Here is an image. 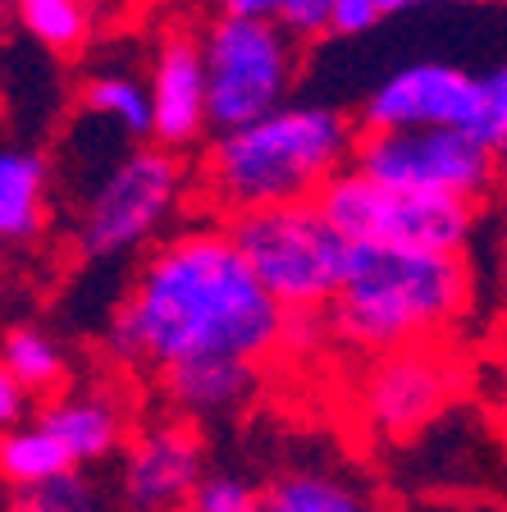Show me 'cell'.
Listing matches in <instances>:
<instances>
[{
	"instance_id": "6da1fadb",
	"label": "cell",
	"mask_w": 507,
	"mask_h": 512,
	"mask_svg": "<svg viewBox=\"0 0 507 512\" xmlns=\"http://www.w3.org/2000/svg\"><path fill=\"white\" fill-rule=\"evenodd\" d=\"M284 325L288 311L265 293L229 224L201 220L138 261L110 307L101 348L110 366L156 380L197 362L265 366L284 348Z\"/></svg>"
},
{
	"instance_id": "7a4b0ae2",
	"label": "cell",
	"mask_w": 507,
	"mask_h": 512,
	"mask_svg": "<svg viewBox=\"0 0 507 512\" xmlns=\"http://www.w3.org/2000/svg\"><path fill=\"white\" fill-rule=\"evenodd\" d=\"M361 128L334 101H288L265 119L215 133L197 151V197L224 215V224L252 211L316 202L352 170Z\"/></svg>"
},
{
	"instance_id": "3957f363",
	"label": "cell",
	"mask_w": 507,
	"mask_h": 512,
	"mask_svg": "<svg viewBox=\"0 0 507 512\" xmlns=\"http://www.w3.org/2000/svg\"><path fill=\"white\" fill-rule=\"evenodd\" d=\"M476 307L471 256L375 252L352 247L348 275L329 302L334 348L357 357H389L421 343H444Z\"/></svg>"
},
{
	"instance_id": "277c9868",
	"label": "cell",
	"mask_w": 507,
	"mask_h": 512,
	"mask_svg": "<svg viewBox=\"0 0 507 512\" xmlns=\"http://www.w3.org/2000/svg\"><path fill=\"white\" fill-rule=\"evenodd\" d=\"M197 197V165L156 142H138L92 179L74 215V252L92 266L147 256Z\"/></svg>"
},
{
	"instance_id": "5b68a950",
	"label": "cell",
	"mask_w": 507,
	"mask_h": 512,
	"mask_svg": "<svg viewBox=\"0 0 507 512\" xmlns=\"http://www.w3.org/2000/svg\"><path fill=\"white\" fill-rule=\"evenodd\" d=\"M316 206L352 247H375V252L466 256L480 234V206L389 188L361 170H343L316 197Z\"/></svg>"
},
{
	"instance_id": "8992f818",
	"label": "cell",
	"mask_w": 507,
	"mask_h": 512,
	"mask_svg": "<svg viewBox=\"0 0 507 512\" xmlns=\"http://www.w3.org/2000/svg\"><path fill=\"white\" fill-rule=\"evenodd\" d=\"M229 234L284 311H329V302L338 298L352 243L316 202L238 215L229 220Z\"/></svg>"
},
{
	"instance_id": "52a82bcc",
	"label": "cell",
	"mask_w": 507,
	"mask_h": 512,
	"mask_svg": "<svg viewBox=\"0 0 507 512\" xmlns=\"http://www.w3.org/2000/svg\"><path fill=\"white\" fill-rule=\"evenodd\" d=\"M201 55H206L215 133H233L288 106L302 78V42L270 19H247L229 10L211 14L201 23Z\"/></svg>"
},
{
	"instance_id": "ba28073f",
	"label": "cell",
	"mask_w": 507,
	"mask_h": 512,
	"mask_svg": "<svg viewBox=\"0 0 507 512\" xmlns=\"http://www.w3.org/2000/svg\"><path fill=\"white\" fill-rule=\"evenodd\" d=\"M352 170L389 188L453 197L485 206L503 183L498 156L466 128H421V133H361Z\"/></svg>"
},
{
	"instance_id": "9c48e42d",
	"label": "cell",
	"mask_w": 507,
	"mask_h": 512,
	"mask_svg": "<svg viewBox=\"0 0 507 512\" xmlns=\"http://www.w3.org/2000/svg\"><path fill=\"white\" fill-rule=\"evenodd\" d=\"M466 384L462 357L444 343H421L389 357H370L357 380V421L380 439H412L457 403Z\"/></svg>"
},
{
	"instance_id": "30bf717a",
	"label": "cell",
	"mask_w": 507,
	"mask_h": 512,
	"mask_svg": "<svg viewBox=\"0 0 507 512\" xmlns=\"http://www.w3.org/2000/svg\"><path fill=\"white\" fill-rule=\"evenodd\" d=\"M115 467V494L128 512H174L211 476L206 435L183 416H147Z\"/></svg>"
},
{
	"instance_id": "8fae6325",
	"label": "cell",
	"mask_w": 507,
	"mask_h": 512,
	"mask_svg": "<svg viewBox=\"0 0 507 512\" xmlns=\"http://www.w3.org/2000/svg\"><path fill=\"white\" fill-rule=\"evenodd\" d=\"M480 74L453 60H407L361 96V133H421V128H471Z\"/></svg>"
},
{
	"instance_id": "7c38bea8",
	"label": "cell",
	"mask_w": 507,
	"mask_h": 512,
	"mask_svg": "<svg viewBox=\"0 0 507 512\" xmlns=\"http://www.w3.org/2000/svg\"><path fill=\"white\" fill-rule=\"evenodd\" d=\"M147 92H151V142L156 147L188 156V151H201L215 138L201 28H192V23L160 28L156 46L147 55Z\"/></svg>"
},
{
	"instance_id": "4fadbf2b",
	"label": "cell",
	"mask_w": 507,
	"mask_h": 512,
	"mask_svg": "<svg viewBox=\"0 0 507 512\" xmlns=\"http://www.w3.org/2000/svg\"><path fill=\"white\" fill-rule=\"evenodd\" d=\"M37 421L55 435V444L64 448V458L74 462V471L119 462L124 444L138 430V412H133L128 389L106 384V380L69 384L64 394L42 403Z\"/></svg>"
},
{
	"instance_id": "5bb4252c",
	"label": "cell",
	"mask_w": 507,
	"mask_h": 512,
	"mask_svg": "<svg viewBox=\"0 0 507 512\" xmlns=\"http://www.w3.org/2000/svg\"><path fill=\"white\" fill-rule=\"evenodd\" d=\"M156 389L165 398L169 416H183L192 426L201 421H224L243 412L261 394V366L252 362H197L179 371L156 375Z\"/></svg>"
},
{
	"instance_id": "9a60e30c",
	"label": "cell",
	"mask_w": 507,
	"mask_h": 512,
	"mask_svg": "<svg viewBox=\"0 0 507 512\" xmlns=\"http://www.w3.org/2000/svg\"><path fill=\"white\" fill-rule=\"evenodd\" d=\"M51 220V165L42 151H0V256L14 243H37Z\"/></svg>"
},
{
	"instance_id": "2e32d148",
	"label": "cell",
	"mask_w": 507,
	"mask_h": 512,
	"mask_svg": "<svg viewBox=\"0 0 507 512\" xmlns=\"http://www.w3.org/2000/svg\"><path fill=\"white\" fill-rule=\"evenodd\" d=\"M265 512H380L366 485L329 462H293L261 485Z\"/></svg>"
},
{
	"instance_id": "e0dca14e",
	"label": "cell",
	"mask_w": 507,
	"mask_h": 512,
	"mask_svg": "<svg viewBox=\"0 0 507 512\" xmlns=\"http://www.w3.org/2000/svg\"><path fill=\"white\" fill-rule=\"evenodd\" d=\"M0 366L28 389V398H46V403L74 384L69 352L42 325H10L0 334Z\"/></svg>"
},
{
	"instance_id": "ac0fdd59",
	"label": "cell",
	"mask_w": 507,
	"mask_h": 512,
	"mask_svg": "<svg viewBox=\"0 0 507 512\" xmlns=\"http://www.w3.org/2000/svg\"><path fill=\"white\" fill-rule=\"evenodd\" d=\"M78 106L106 128H115L119 138L151 142V92L147 74H128V69H96L83 83Z\"/></svg>"
},
{
	"instance_id": "d6986e66",
	"label": "cell",
	"mask_w": 507,
	"mask_h": 512,
	"mask_svg": "<svg viewBox=\"0 0 507 512\" xmlns=\"http://www.w3.org/2000/svg\"><path fill=\"white\" fill-rule=\"evenodd\" d=\"M74 476V462L64 458V448L55 444V435L28 416L23 426L5 430L0 435V480L14 490H32V485H46V480Z\"/></svg>"
},
{
	"instance_id": "ffe728a7",
	"label": "cell",
	"mask_w": 507,
	"mask_h": 512,
	"mask_svg": "<svg viewBox=\"0 0 507 512\" xmlns=\"http://www.w3.org/2000/svg\"><path fill=\"white\" fill-rule=\"evenodd\" d=\"M14 19L51 55H78L96 37V14L83 0H14Z\"/></svg>"
},
{
	"instance_id": "44dd1931",
	"label": "cell",
	"mask_w": 507,
	"mask_h": 512,
	"mask_svg": "<svg viewBox=\"0 0 507 512\" xmlns=\"http://www.w3.org/2000/svg\"><path fill=\"white\" fill-rule=\"evenodd\" d=\"M10 512H106V503H101L96 480L87 471H74V476L46 480L32 490H14Z\"/></svg>"
},
{
	"instance_id": "7402d4cb",
	"label": "cell",
	"mask_w": 507,
	"mask_h": 512,
	"mask_svg": "<svg viewBox=\"0 0 507 512\" xmlns=\"http://www.w3.org/2000/svg\"><path fill=\"white\" fill-rule=\"evenodd\" d=\"M489 151L498 156V165L507 170V60L494 64L489 74H480V96H476V115H471V128Z\"/></svg>"
},
{
	"instance_id": "603a6c76",
	"label": "cell",
	"mask_w": 507,
	"mask_h": 512,
	"mask_svg": "<svg viewBox=\"0 0 507 512\" xmlns=\"http://www.w3.org/2000/svg\"><path fill=\"white\" fill-rule=\"evenodd\" d=\"M174 512H265V499L261 485H252L238 471H211L201 480V490Z\"/></svg>"
},
{
	"instance_id": "cb8c5ba5",
	"label": "cell",
	"mask_w": 507,
	"mask_h": 512,
	"mask_svg": "<svg viewBox=\"0 0 507 512\" xmlns=\"http://www.w3.org/2000/svg\"><path fill=\"white\" fill-rule=\"evenodd\" d=\"M384 23L380 5L375 0H334V14H329V37H366Z\"/></svg>"
},
{
	"instance_id": "d4e9b609",
	"label": "cell",
	"mask_w": 507,
	"mask_h": 512,
	"mask_svg": "<svg viewBox=\"0 0 507 512\" xmlns=\"http://www.w3.org/2000/svg\"><path fill=\"white\" fill-rule=\"evenodd\" d=\"M28 407H32L28 389L0 366V435L14 430V426H23V421H28Z\"/></svg>"
},
{
	"instance_id": "484cf974",
	"label": "cell",
	"mask_w": 507,
	"mask_h": 512,
	"mask_svg": "<svg viewBox=\"0 0 507 512\" xmlns=\"http://www.w3.org/2000/svg\"><path fill=\"white\" fill-rule=\"evenodd\" d=\"M384 19L393 14H412V10H439V5H466V0H375Z\"/></svg>"
},
{
	"instance_id": "4316f807",
	"label": "cell",
	"mask_w": 507,
	"mask_h": 512,
	"mask_svg": "<svg viewBox=\"0 0 507 512\" xmlns=\"http://www.w3.org/2000/svg\"><path fill=\"white\" fill-rule=\"evenodd\" d=\"M220 10H229V14H247V19H265L270 0H220Z\"/></svg>"
},
{
	"instance_id": "83f0119b",
	"label": "cell",
	"mask_w": 507,
	"mask_h": 512,
	"mask_svg": "<svg viewBox=\"0 0 507 512\" xmlns=\"http://www.w3.org/2000/svg\"><path fill=\"white\" fill-rule=\"evenodd\" d=\"M83 5L96 14V19H119V14H124L133 0H83Z\"/></svg>"
},
{
	"instance_id": "f1b7e54d",
	"label": "cell",
	"mask_w": 507,
	"mask_h": 512,
	"mask_svg": "<svg viewBox=\"0 0 507 512\" xmlns=\"http://www.w3.org/2000/svg\"><path fill=\"white\" fill-rule=\"evenodd\" d=\"M489 5H507V0H489Z\"/></svg>"
}]
</instances>
